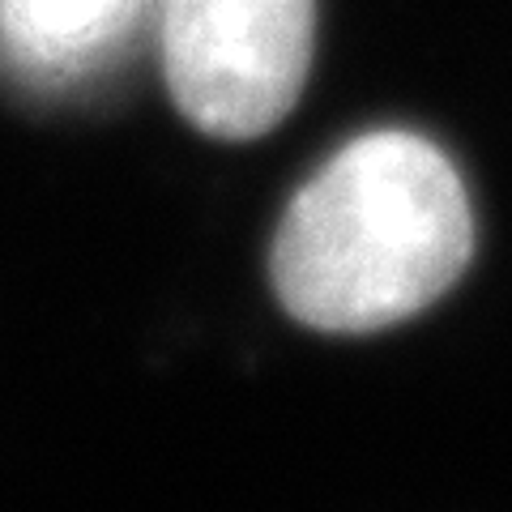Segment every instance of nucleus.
<instances>
[{"instance_id":"obj_1","label":"nucleus","mask_w":512,"mask_h":512,"mask_svg":"<svg viewBox=\"0 0 512 512\" xmlns=\"http://www.w3.org/2000/svg\"><path fill=\"white\" fill-rule=\"evenodd\" d=\"M474 214L457 167L419 133H363L303 184L274 231L269 282L299 325L376 333L466 274Z\"/></svg>"},{"instance_id":"obj_2","label":"nucleus","mask_w":512,"mask_h":512,"mask_svg":"<svg viewBox=\"0 0 512 512\" xmlns=\"http://www.w3.org/2000/svg\"><path fill=\"white\" fill-rule=\"evenodd\" d=\"M316 0H167L163 77L205 137L252 141L299 103L312 69Z\"/></svg>"},{"instance_id":"obj_3","label":"nucleus","mask_w":512,"mask_h":512,"mask_svg":"<svg viewBox=\"0 0 512 512\" xmlns=\"http://www.w3.org/2000/svg\"><path fill=\"white\" fill-rule=\"evenodd\" d=\"M150 0H0V73L60 94L103 77L133 47Z\"/></svg>"}]
</instances>
